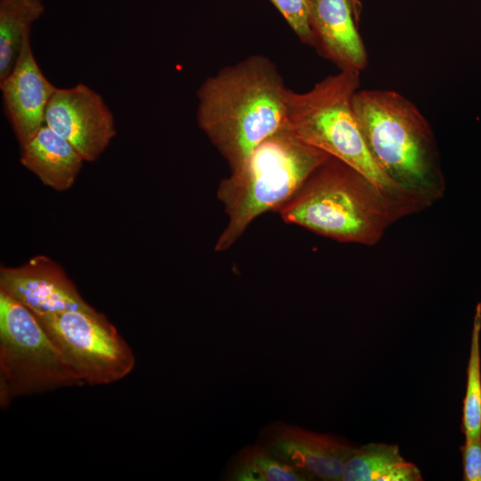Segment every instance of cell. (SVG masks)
Returning <instances> with one entry per match:
<instances>
[{"label":"cell","instance_id":"obj_1","mask_svg":"<svg viewBox=\"0 0 481 481\" xmlns=\"http://www.w3.org/2000/svg\"><path fill=\"white\" fill-rule=\"evenodd\" d=\"M287 91L275 63L262 54L226 66L201 83L196 120L231 171L288 124Z\"/></svg>","mask_w":481,"mask_h":481},{"label":"cell","instance_id":"obj_2","mask_svg":"<svg viewBox=\"0 0 481 481\" xmlns=\"http://www.w3.org/2000/svg\"><path fill=\"white\" fill-rule=\"evenodd\" d=\"M423 207L387 192L329 156L276 213L287 224L344 243L373 246L397 220Z\"/></svg>","mask_w":481,"mask_h":481},{"label":"cell","instance_id":"obj_3","mask_svg":"<svg viewBox=\"0 0 481 481\" xmlns=\"http://www.w3.org/2000/svg\"><path fill=\"white\" fill-rule=\"evenodd\" d=\"M358 124L373 160L395 184L428 205L444 190L434 133L422 113L398 92L358 90Z\"/></svg>","mask_w":481,"mask_h":481},{"label":"cell","instance_id":"obj_4","mask_svg":"<svg viewBox=\"0 0 481 481\" xmlns=\"http://www.w3.org/2000/svg\"><path fill=\"white\" fill-rule=\"evenodd\" d=\"M329 156L301 141L288 124L264 140L218 184L216 196L228 221L215 251L230 249L259 216L277 212Z\"/></svg>","mask_w":481,"mask_h":481},{"label":"cell","instance_id":"obj_5","mask_svg":"<svg viewBox=\"0 0 481 481\" xmlns=\"http://www.w3.org/2000/svg\"><path fill=\"white\" fill-rule=\"evenodd\" d=\"M360 72L339 70L304 93L287 91V123L305 143L351 166L383 191L424 205L388 178L373 160L354 109Z\"/></svg>","mask_w":481,"mask_h":481},{"label":"cell","instance_id":"obj_6","mask_svg":"<svg viewBox=\"0 0 481 481\" xmlns=\"http://www.w3.org/2000/svg\"><path fill=\"white\" fill-rule=\"evenodd\" d=\"M85 382L36 315L0 290V405L18 396Z\"/></svg>","mask_w":481,"mask_h":481},{"label":"cell","instance_id":"obj_7","mask_svg":"<svg viewBox=\"0 0 481 481\" xmlns=\"http://www.w3.org/2000/svg\"><path fill=\"white\" fill-rule=\"evenodd\" d=\"M36 317L85 384L116 382L135 368L132 348L102 313L77 310Z\"/></svg>","mask_w":481,"mask_h":481},{"label":"cell","instance_id":"obj_8","mask_svg":"<svg viewBox=\"0 0 481 481\" xmlns=\"http://www.w3.org/2000/svg\"><path fill=\"white\" fill-rule=\"evenodd\" d=\"M45 125L67 140L86 162L95 161L117 133L102 96L83 83L56 88L46 107Z\"/></svg>","mask_w":481,"mask_h":481},{"label":"cell","instance_id":"obj_9","mask_svg":"<svg viewBox=\"0 0 481 481\" xmlns=\"http://www.w3.org/2000/svg\"><path fill=\"white\" fill-rule=\"evenodd\" d=\"M0 290L35 315L95 309L85 301L62 267L39 255L17 267L1 266Z\"/></svg>","mask_w":481,"mask_h":481},{"label":"cell","instance_id":"obj_10","mask_svg":"<svg viewBox=\"0 0 481 481\" xmlns=\"http://www.w3.org/2000/svg\"><path fill=\"white\" fill-rule=\"evenodd\" d=\"M257 443L283 462L313 480L341 481L345 462L353 447L334 436L274 421L262 428Z\"/></svg>","mask_w":481,"mask_h":481},{"label":"cell","instance_id":"obj_11","mask_svg":"<svg viewBox=\"0 0 481 481\" xmlns=\"http://www.w3.org/2000/svg\"><path fill=\"white\" fill-rule=\"evenodd\" d=\"M313 48L339 70L360 72L368 63L358 32L360 0H308Z\"/></svg>","mask_w":481,"mask_h":481},{"label":"cell","instance_id":"obj_12","mask_svg":"<svg viewBox=\"0 0 481 481\" xmlns=\"http://www.w3.org/2000/svg\"><path fill=\"white\" fill-rule=\"evenodd\" d=\"M56 88L39 67L28 35L13 69L0 80L4 111L20 146L45 125L46 107Z\"/></svg>","mask_w":481,"mask_h":481},{"label":"cell","instance_id":"obj_13","mask_svg":"<svg viewBox=\"0 0 481 481\" xmlns=\"http://www.w3.org/2000/svg\"><path fill=\"white\" fill-rule=\"evenodd\" d=\"M20 164L46 186L57 192L70 189L83 167L84 159L63 137L46 125L22 146Z\"/></svg>","mask_w":481,"mask_h":481},{"label":"cell","instance_id":"obj_14","mask_svg":"<svg viewBox=\"0 0 481 481\" xmlns=\"http://www.w3.org/2000/svg\"><path fill=\"white\" fill-rule=\"evenodd\" d=\"M420 469L405 461L395 444L370 443L346 459L341 481H419Z\"/></svg>","mask_w":481,"mask_h":481},{"label":"cell","instance_id":"obj_15","mask_svg":"<svg viewBox=\"0 0 481 481\" xmlns=\"http://www.w3.org/2000/svg\"><path fill=\"white\" fill-rule=\"evenodd\" d=\"M44 12L41 0H0V80L13 69L24 39Z\"/></svg>","mask_w":481,"mask_h":481},{"label":"cell","instance_id":"obj_16","mask_svg":"<svg viewBox=\"0 0 481 481\" xmlns=\"http://www.w3.org/2000/svg\"><path fill=\"white\" fill-rule=\"evenodd\" d=\"M228 481H307L308 475L283 462L257 442L240 449L225 469Z\"/></svg>","mask_w":481,"mask_h":481},{"label":"cell","instance_id":"obj_17","mask_svg":"<svg viewBox=\"0 0 481 481\" xmlns=\"http://www.w3.org/2000/svg\"><path fill=\"white\" fill-rule=\"evenodd\" d=\"M481 303L476 306L467 368V387L462 408L465 441L481 437Z\"/></svg>","mask_w":481,"mask_h":481},{"label":"cell","instance_id":"obj_18","mask_svg":"<svg viewBox=\"0 0 481 481\" xmlns=\"http://www.w3.org/2000/svg\"><path fill=\"white\" fill-rule=\"evenodd\" d=\"M284 18L298 39L313 47L309 27L308 0H269Z\"/></svg>","mask_w":481,"mask_h":481},{"label":"cell","instance_id":"obj_19","mask_svg":"<svg viewBox=\"0 0 481 481\" xmlns=\"http://www.w3.org/2000/svg\"><path fill=\"white\" fill-rule=\"evenodd\" d=\"M462 453L463 480L481 481V437L465 441Z\"/></svg>","mask_w":481,"mask_h":481}]
</instances>
